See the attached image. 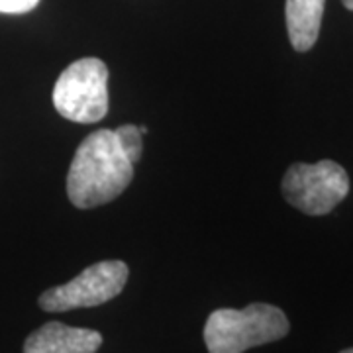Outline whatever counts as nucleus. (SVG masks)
I'll return each mask as SVG.
<instances>
[{
    "label": "nucleus",
    "mask_w": 353,
    "mask_h": 353,
    "mask_svg": "<svg viewBox=\"0 0 353 353\" xmlns=\"http://www.w3.org/2000/svg\"><path fill=\"white\" fill-rule=\"evenodd\" d=\"M134 179L114 130L102 128L81 141L67 173V196L77 208H97L118 199Z\"/></svg>",
    "instance_id": "f257e3e1"
},
{
    "label": "nucleus",
    "mask_w": 353,
    "mask_h": 353,
    "mask_svg": "<svg viewBox=\"0 0 353 353\" xmlns=\"http://www.w3.org/2000/svg\"><path fill=\"white\" fill-rule=\"evenodd\" d=\"M289 318L273 304L253 303L243 310L220 308L208 316L204 343L208 353H243L289 334Z\"/></svg>",
    "instance_id": "f03ea898"
},
{
    "label": "nucleus",
    "mask_w": 353,
    "mask_h": 353,
    "mask_svg": "<svg viewBox=\"0 0 353 353\" xmlns=\"http://www.w3.org/2000/svg\"><path fill=\"white\" fill-rule=\"evenodd\" d=\"M108 67L97 57L65 67L53 87V106L63 118L94 124L108 112Z\"/></svg>",
    "instance_id": "7ed1b4c3"
},
{
    "label": "nucleus",
    "mask_w": 353,
    "mask_h": 353,
    "mask_svg": "<svg viewBox=\"0 0 353 353\" xmlns=\"http://www.w3.org/2000/svg\"><path fill=\"white\" fill-rule=\"evenodd\" d=\"M281 190L285 201L304 214L332 212L350 192V176L332 159L318 163H294L283 176Z\"/></svg>",
    "instance_id": "20e7f679"
},
{
    "label": "nucleus",
    "mask_w": 353,
    "mask_h": 353,
    "mask_svg": "<svg viewBox=\"0 0 353 353\" xmlns=\"http://www.w3.org/2000/svg\"><path fill=\"white\" fill-rule=\"evenodd\" d=\"M128 265L124 261H101L81 271L73 281L46 290L39 306L46 312H67L75 308H90L112 301L126 285Z\"/></svg>",
    "instance_id": "39448f33"
},
{
    "label": "nucleus",
    "mask_w": 353,
    "mask_h": 353,
    "mask_svg": "<svg viewBox=\"0 0 353 353\" xmlns=\"http://www.w3.org/2000/svg\"><path fill=\"white\" fill-rule=\"evenodd\" d=\"M102 336L97 330L71 328L61 322H48L28 336L24 353H97Z\"/></svg>",
    "instance_id": "423d86ee"
},
{
    "label": "nucleus",
    "mask_w": 353,
    "mask_h": 353,
    "mask_svg": "<svg viewBox=\"0 0 353 353\" xmlns=\"http://www.w3.org/2000/svg\"><path fill=\"white\" fill-rule=\"evenodd\" d=\"M326 0H287L285 18L290 46L296 51H310L320 36Z\"/></svg>",
    "instance_id": "0eeeda50"
},
{
    "label": "nucleus",
    "mask_w": 353,
    "mask_h": 353,
    "mask_svg": "<svg viewBox=\"0 0 353 353\" xmlns=\"http://www.w3.org/2000/svg\"><path fill=\"white\" fill-rule=\"evenodd\" d=\"M116 136H118V141L122 145V150L128 155V159L132 163L139 161L141 157V150H143V136L138 130V126H132V124H126V126H120L114 130Z\"/></svg>",
    "instance_id": "6e6552de"
},
{
    "label": "nucleus",
    "mask_w": 353,
    "mask_h": 353,
    "mask_svg": "<svg viewBox=\"0 0 353 353\" xmlns=\"http://www.w3.org/2000/svg\"><path fill=\"white\" fill-rule=\"evenodd\" d=\"M39 0H0V12L2 14H26L34 10Z\"/></svg>",
    "instance_id": "1a4fd4ad"
},
{
    "label": "nucleus",
    "mask_w": 353,
    "mask_h": 353,
    "mask_svg": "<svg viewBox=\"0 0 353 353\" xmlns=\"http://www.w3.org/2000/svg\"><path fill=\"white\" fill-rule=\"evenodd\" d=\"M343 2V6L347 8V10H353V0H341Z\"/></svg>",
    "instance_id": "9d476101"
},
{
    "label": "nucleus",
    "mask_w": 353,
    "mask_h": 353,
    "mask_svg": "<svg viewBox=\"0 0 353 353\" xmlns=\"http://www.w3.org/2000/svg\"><path fill=\"white\" fill-rule=\"evenodd\" d=\"M138 130L141 132V136H145V134L150 132V130H148V126H138Z\"/></svg>",
    "instance_id": "9b49d317"
},
{
    "label": "nucleus",
    "mask_w": 353,
    "mask_h": 353,
    "mask_svg": "<svg viewBox=\"0 0 353 353\" xmlns=\"http://www.w3.org/2000/svg\"><path fill=\"white\" fill-rule=\"evenodd\" d=\"M340 353H353V347L352 350H343V352H340Z\"/></svg>",
    "instance_id": "f8f14e48"
}]
</instances>
